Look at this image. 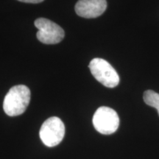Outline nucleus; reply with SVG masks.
<instances>
[{
  "label": "nucleus",
  "mask_w": 159,
  "mask_h": 159,
  "mask_svg": "<svg viewBox=\"0 0 159 159\" xmlns=\"http://www.w3.org/2000/svg\"><path fill=\"white\" fill-rule=\"evenodd\" d=\"M94 78L108 88H114L119 83V77L114 67L104 59L94 58L89 65Z\"/></svg>",
  "instance_id": "2"
},
{
  "label": "nucleus",
  "mask_w": 159,
  "mask_h": 159,
  "mask_svg": "<svg viewBox=\"0 0 159 159\" xmlns=\"http://www.w3.org/2000/svg\"><path fill=\"white\" fill-rule=\"evenodd\" d=\"M30 96V91L26 85L12 87L4 99L3 109L5 114L10 116L22 114L28 107Z\"/></svg>",
  "instance_id": "1"
},
{
  "label": "nucleus",
  "mask_w": 159,
  "mask_h": 159,
  "mask_svg": "<svg viewBox=\"0 0 159 159\" xmlns=\"http://www.w3.org/2000/svg\"><path fill=\"white\" fill-rule=\"evenodd\" d=\"M144 101L149 106L156 108L159 116V94L152 90L146 91L144 93Z\"/></svg>",
  "instance_id": "7"
},
{
  "label": "nucleus",
  "mask_w": 159,
  "mask_h": 159,
  "mask_svg": "<svg viewBox=\"0 0 159 159\" xmlns=\"http://www.w3.org/2000/svg\"><path fill=\"white\" fill-rule=\"evenodd\" d=\"M92 121L96 130L104 135L114 134L119 125V118L117 113L114 109L105 106L97 109Z\"/></svg>",
  "instance_id": "4"
},
{
  "label": "nucleus",
  "mask_w": 159,
  "mask_h": 159,
  "mask_svg": "<svg viewBox=\"0 0 159 159\" xmlns=\"http://www.w3.org/2000/svg\"><path fill=\"white\" fill-rule=\"evenodd\" d=\"M40 138L49 148L57 146L62 142L65 135V126L61 119L52 116L47 119L41 126Z\"/></svg>",
  "instance_id": "3"
},
{
  "label": "nucleus",
  "mask_w": 159,
  "mask_h": 159,
  "mask_svg": "<svg viewBox=\"0 0 159 159\" xmlns=\"http://www.w3.org/2000/svg\"><path fill=\"white\" fill-rule=\"evenodd\" d=\"M18 1L22 2H26V3H33V4H36V3L42 2L43 0H18Z\"/></svg>",
  "instance_id": "8"
},
{
  "label": "nucleus",
  "mask_w": 159,
  "mask_h": 159,
  "mask_svg": "<svg viewBox=\"0 0 159 159\" xmlns=\"http://www.w3.org/2000/svg\"><path fill=\"white\" fill-rule=\"evenodd\" d=\"M107 8L106 0H79L75 5V11L80 17L97 18Z\"/></svg>",
  "instance_id": "6"
},
{
  "label": "nucleus",
  "mask_w": 159,
  "mask_h": 159,
  "mask_svg": "<svg viewBox=\"0 0 159 159\" xmlns=\"http://www.w3.org/2000/svg\"><path fill=\"white\" fill-rule=\"evenodd\" d=\"M35 27L39 30L37 39L46 44H55L64 38V31L58 25L45 18H39L35 21Z\"/></svg>",
  "instance_id": "5"
}]
</instances>
